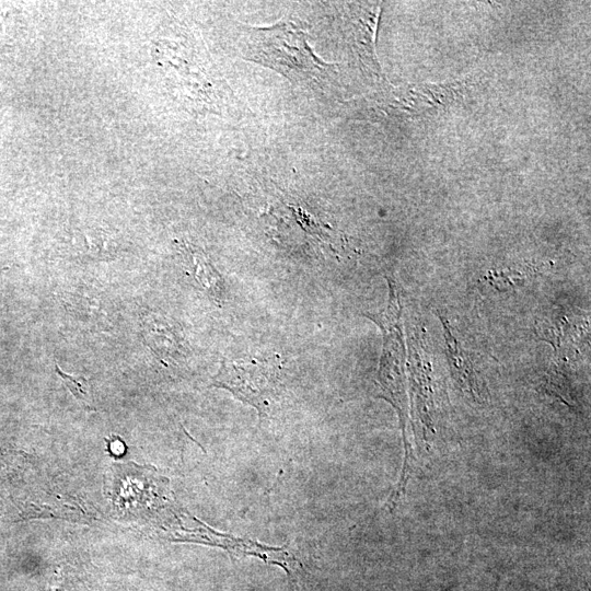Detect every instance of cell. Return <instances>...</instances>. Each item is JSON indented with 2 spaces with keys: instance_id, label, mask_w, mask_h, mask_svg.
<instances>
[{
  "instance_id": "obj_1",
  "label": "cell",
  "mask_w": 591,
  "mask_h": 591,
  "mask_svg": "<svg viewBox=\"0 0 591 591\" xmlns=\"http://www.w3.org/2000/svg\"><path fill=\"white\" fill-rule=\"evenodd\" d=\"M246 47L251 60L293 81L321 77L328 66L313 53L305 33L291 22L251 28Z\"/></svg>"
},
{
  "instance_id": "obj_2",
  "label": "cell",
  "mask_w": 591,
  "mask_h": 591,
  "mask_svg": "<svg viewBox=\"0 0 591 591\" xmlns=\"http://www.w3.org/2000/svg\"><path fill=\"white\" fill-rule=\"evenodd\" d=\"M280 384L279 358L223 359L211 385L231 392L255 407L259 416L270 409Z\"/></svg>"
},
{
  "instance_id": "obj_6",
  "label": "cell",
  "mask_w": 591,
  "mask_h": 591,
  "mask_svg": "<svg viewBox=\"0 0 591 591\" xmlns=\"http://www.w3.org/2000/svg\"><path fill=\"white\" fill-rule=\"evenodd\" d=\"M486 278L493 287L502 291L515 287L518 283H522L526 278V274L523 270L511 268L500 270L494 269L488 273Z\"/></svg>"
},
{
  "instance_id": "obj_7",
  "label": "cell",
  "mask_w": 591,
  "mask_h": 591,
  "mask_svg": "<svg viewBox=\"0 0 591 591\" xmlns=\"http://www.w3.org/2000/svg\"><path fill=\"white\" fill-rule=\"evenodd\" d=\"M56 372L59 374V376L65 381L66 385L71 390L73 395L79 401H84L86 391H85V380L84 379H77L73 375L67 374L60 370V368L56 364Z\"/></svg>"
},
{
  "instance_id": "obj_5",
  "label": "cell",
  "mask_w": 591,
  "mask_h": 591,
  "mask_svg": "<svg viewBox=\"0 0 591 591\" xmlns=\"http://www.w3.org/2000/svg\"><path fill=\"white\" fill-rule=\"evenodd\" d=\"M184 257L187 268L196 281L216 300L222 292L221 278L215 270L205 254L192 245H187L184 250Z\"/></svg>"
},
{
  "instance_id": "obj_3",
  "label": "cell",
  "mask_w": 591,
  "mask_h": 591,
  "mask_svg": "<svg viewBox=\"0 0 591 591\" xmlns=\"http://www.w3.org/2000/svg\"><path fill=\"white\" fill-rule=\"evenodd\" d=\"M440 318L443 325L448 359L455 382L476 401L483 399V386L476 376L472 362L452 335L451 327L447 320L442 316H440Z\"/></svg>"
},
{
  "instance_id": "obj_4",
  "label": "cell",
  "mask_w": 591,
  "mask_h": 591,
  "mask_svg": "<svg viewBox=\"0 0 591 591\" xmlns=\"http://www.w3.org/2000/svg\"><path fill=\"white\" fill-rule=\"evenodd\" d=\"M142 324L144 343L158 357L165 358L181 354L179 336L166 322L153 315L146 317Z\"/></svg>"
}]
</instances>
